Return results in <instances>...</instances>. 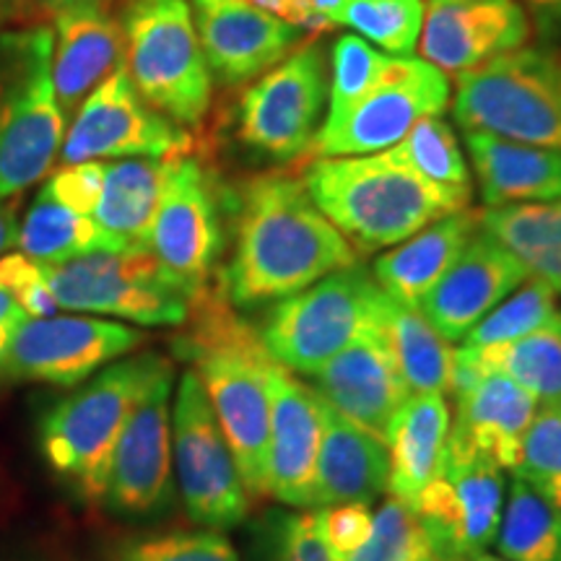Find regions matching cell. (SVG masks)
<instances>
[{"label":"cell","instance_id":"obj_1","mask_svg":"<svg viewBox=\"0 0 561 561\" xmlns=\"http://www.w3.org/2000/svg\"><path fill=\"white\" fill-rule=\"evenodd\" d=\"M229 201L234 250L221 273V289L240 310L280 301L356 265L354 244L328 221L294 174H255Z\"/></svg>","mask_w":561,"mask_h":561},{"label":"cell","instance_id":"obj_2","mask_svg":"<svg viewBox=\"0 0 561 561\" xmlns=\"http://www.w3.org/2000/svg\"><path fill=\"white\" fill-rule=\"evenodd\" d=\"M180 328L185 331L174 341V351L198 375L250 500L265 496L271 439L268 377L278 362L263 346L261 331L237 312L221 286L198 294Z\"/></svg>","mask_w":561,"mask_h":561},{"label":"cell","instance_id":"obj_3","mask_svg":"<svg viewBox=\"0 0 561 561\" xmlns=\"http://www.w3.org/2000/svg\"><path fill=\"white\" fill-rule=\"evenodd\" d=\"M301 182L328 221L364 252L396 248L471 203V193L434 185L388 151L312 159Z\"/></svg>","mask_w":561,"mask_h":561},{"label":"cell","instance_id":"obj_4","mask_svg":"<svg viewBox=\"0 0 561 561\" xmlns=\"http://www.w3.org/2000/svg\"><path fill=\"white\" fill-rule=\"evenodd\" d=\"M167 364L172 362L157 351L123 356L45 413L39 445L47 466L83 502L104 500L112 455L125 424L140 396Z\"/></svg>","mask_w":561,"mask_h":561},{"label":"cell","instance_id":"obj_5","mask_svg":"<svg viewBox=\"0 0 561 561\" xmlns=\"http://www.w3.org/2000/svg\"><path fill=\"white\" fill-rule=\"evenodd\" d=\"M53 26L0 32V198L50 172L68 121L53 83Z\"/></svg>","mask_w":561,"mask_h":561},{"label":"cell","instance_id":"obj_6","mask_svg":"<svg viewBox=\"0 0 561 561\" xmlns=\"http://www.w3.org/2000/svg\"><path fill=\"white\" fill-rule=\"evenodd\" d=\"M123 68L140 100L182 128L206 121L214 96L191 0H128Z\"/></svg>","mask_w":561,"mask_h":561},{"label":"cell","instance_id":"obj_7","mask_svg":"<svg viewBox=\"0 0 561 561\" xmlns=\"http://www.w3.org/2000/svg\"><path fill=\"white\" fill-rule=\"evenodd\" d=\"M455 123L517 144L561 151V87L557 58L517 47L458 76Z\"/></svg>","mask_w":561,"mask_h":561},{"label":"cell","instance_id":"obj_8","mask_svg":"<svg viewBox=\"0 0 561 561\" xmlns=\"http://www.w3.org/2000/svg\"><path fill=\"white\" fill-rule=\"evenodd\" d=\"M382 289L362 265L335 271L265 314L261 339L280 367L312 375L377 325Z\"/></svg>","mask_w":561,"mask_h":561},{"label":"cell","instance_id":"obj_9","mask_svg":"<svg viewBox=\"0 0 561 561\" xmlns=\"http://www.w3.org/2000/svg\"><path fill=\"white\" fill-rule=\"evenodd\" d=\"M45 273L62 310L104 314L140 328H180L191 312L187 291L146 244L45 265Z\"/></svg>","mask_w":561,"mask_h":561},{"label":"cell","instance_id":"obj_10","mask_svg":"<svg viewBox=\"0 0 561 561\" xmlns=\"http://www.w3.org/2000/svg\"><path fill=\"white\" fill-rule=\"evenodd\" d=\"M229 195L201 159L182 153L167 159L164 187L146 248L191 301L210 289L227 248Z\"/></svg>","mask_w":561,"mask_h":561},{"label":"cell","instance_id":"obj_11","mask_svg":"<svg viewBox=\"0 0 561 561\" xmlns=\"http://www.w3.org/2000/svg\"><path fill=\"white\" fill-rule=\"evenodd\" d=\"M172 462L180 500L195 525L229 530L248 520L250 494L193 369L182 371L174 390Z\"/></svg>","mask_w":561,"mask_h":561},{"label":"cell","instance_id":"obj_12","mask_svg":"<svg viewBox=\"0 0 561 561\" xmlns=\"http://www.w3.org/2000/svg\"><path fill=\"white\" fill-rule=\"evenodd\" d=\"M325 104V53L312 37L244 89L237 104V138L271 161L301 159L318 138Z\"/></svg>","mask_w":561,"mask_h":561},{"label":"cell","instance_id":"obj_13","mask_svg":"<svg viewBox=\"0 0 561 561\" xmlns=\"http://www.w3.org/2000/svg\"><path fill=\"white\" fill-rule=\"evenodd\" d=\"M504 507V471L447 437L416 512L434 561H468L494 543Z\"/></svg>","mask_w":561,"mask_h":561},{"label":"cell","instance_id":"obj_14","mask_svg":"<svg viewBox=\"0 0 561 561\" xmlns=\"http://www.w3.org/2000/svg\"><path fill=\"white\" fill-rule=\"evenodd\" d=\"M450 79L426 60H392L388 76L367 91L354 107L325 121L314 138L310 159L369 157L401 144L424 117H437L450 104Z\"/></svg>","mask_w":561,"mask_h":561},{"label":"cell","instance_id":"obj_15","mask_svg":"<svg viewBox=\"0 0 561 561\" xmlns=\"http://www.w3.org/2000/svg\"><path fill=\"white\" fill-rule=\"evenodd\" d=\"M193 136L140 100L121 66L83 100L60 146L62 164L107 159H172L191 153Z\"/></svg>","mask_w":561,"mask_h":561},{"label":"cell","instance_id":"obj_16","mask_svg":"<svg viewBox=\"0 0 561 561\" xmlns=\"http://www.w3.org/2000/svg\"><path fill=\"white\" fill-rule=\"evenodd\" d=\"M146 335L121 320L91 314H53L26 320L19 328L0 377L13 382H37L76 388L107 364L144 346Z\"/></svg>","mask_w":561,"mask_h":561},{"label":"cell","instance_id":"obj_17","mask_svg":"<svg viewBox=\"0 0 561 561\" xmlns=\"http://www.w3.org/2000/svg\"><path fill=\"white\" fill-rule=\"evenodd\" d=\"M172 388L174 367L153 377L117 442L102 504L123 517L157 515L172 502Z\"/></svg>","mask_w":561,"mask_h":561},{"label":"cell","instance_id":"obj_18","mask_svg":"<svg viewBox=\"0 0 561 561\" xmlns=\"http://www.w3.org/2000/svg\"><path fill=\"white\" fill-rule=\"evenodd\" d=\"M530 39L517 0H424L419 53L445 76H460Z\"/></svg>","mask_w":561,"mask_h":561},{"label":"cell","instance_id":"obj_19","mask_svg":"<svg viewBox=\"0 0 561 561\" xmlns=\"http://www.w3.org/2000/svg\"><path fill=\"white\" fill-rule=\"evenodd\" d=\"M447 396L455 401L450 439L496 462L502 471H515L523 437L541 403L510 377L473 369L458 356Z\"/></svg>","mask_w":561,"mask_h":561},{"label":"cell","instance_id":"obj_20","mask_svg":"<svg viewBox=\"0 0 561 561\" xmlns=\"http://www.w3.org/2000/svg\"><path fill=\"white\" fill-rule=\"evenodd\" d=\"M530 278L520 257L479 229L419 310L445 341H462L486 314Z\"/></svg>","mask_w":561,"mask_h":561},{"label":"cell","instance_id":"obj_21","mask_svg":"<svg viewBox=\"0 0 561 561\" xmlns=\"http://www.w3.org/2000/svg\"><path fill=\"white\" fill-rule=\"evenodd\" d=\"M271 439L265 496L294 510H312L322 442V398L276 364L268 377Z\"/></svg>","mask_w":561,"mask_h":561},{"label":"cell","instance_id":"obj_22","mask_svg":"<svg viewBox=\"0 0 561 561\" xmlns=\"http://www.w3.org/2000/svg\"><path fill=\"white\" fill-rule=\"evenodd\" d=\"M210 76L227 87L261 79L299 42L297 26L242 0H191Z\"/></svg>","mask_w":561,"mask_h":561},{"label":"cell","instance_id":"obj_23","mask_svg":"<svg viewBox=\"0 0 561 561\" xmlns=\"http://www.w3.org/2000/svg\"><path fill=\"white\" fill-rule=\"evenodd\" d=\"M307 377L310 388L331 409L380 439H385L390 419L411 396L380 322Z\"/></svg>","mask_w":561,"mask_h":561},{"label":"cell","instance_id":"obj_24","mask_svg":"<svg viewBox=\"0 0 561 561\" xmlns=\"http://www.w3.org/2000/svg\"><path fill=\"white\" fill-rule=\"evenodd\" d=\"M53 39L55 96L70 123L91 91L123 66V24L104 5H79L55 13Z\"/></svg>","mask_w":561,"mask_h":561},{"label":"cell","instance_id":"obj_25","mask_svg":"<svg viewBox=\"0 0 561 561\" xmlns=\"http://www.w3.org/2000/svg\"><path fill=\"white\" fill-rule=\"evenodd\" d=\"M325 403V401H322ZM390 453L385 439L322 405V442L314 473L312 510L335 504H371L388 489Z\"/></svg>","mask_w":561,"mask_h":561},{"label":"cell","instance_id":"obj_26","mask_svg":"<svg viewBox=\"0 0 561 561\" xmlns=\"http://www.w3.org/2000/svg\"><path fill=\"white\" fill-rule=\"evenodd\" d=\"M479 229L481 210L462 208L442 216L409 240L382 252L371 265V278L388 297L419 307Z\"/></svg>","mask_w":561,"mask_h":561},{"label":"cell","instance_id":"obj_27","mask_svg":"<svg viewBox=\"0 0 561 561\" xmlns=\"http://www.w3.org/2000/svg\"><path fill=\"white\" fill-rule=\"evenodd\" d=\"M466 146L489 208L561 198V151L466 130Z\"/></svg>","mask_w":561,"mask_h":561},{"label":"cell","instance_id":"obj_28","mask_svg":"<svg viewBox=\"0 0 561 561\" xmlns=\"http://www.w3.org/2000/svg\"><path fill=\"white\" fill-rule=\"evenodd\" d=\"M450 426V403L439 392H413L396 411L385 430V445L390 453L388 491L392 500L413 510L419 494L437 473Z\"/></svg>","mask_w":561,"mask_h":561},{"label":"cell","instance_id":"obj_29","mask_svg":"<svg viewBox=\"0 0 561 561\" xmlns=\"http://www.w3.org/2000/svg\"><path fill=\"white\" fill-rule=\"evenodd\" d=\"M377 322L388 341L392 359L405 385L413 392H439L447 396L453 377L455 348L434 331L419 307L403 305L382 291Z\"/></svg>","mask_w":561,"mask_h":561},{"label":"cell","instance_id":"obj_30","mask_svg":"<svg viewBox=\"0 0 561 561\" xmlns=\"http://www.w3.org/2000/svg\"><path fill=\"white\" fill-rule=\"evenodd\" d=\"M13 248L39 265H60L94 252L125 250L130 242L100 227L94 216L76 214L39 191L19 224Z\"/></svg>","mask_w":561,"mask_h":561},{"label":"cell","instance_id":"obj_31","mask_svg":"<svg viewBox=\"0 0 561 561\" xmlns=\"http://www.w3.org/2000/svg\"><path fill=\"white\" fill-rule=\"evenodd\" d=\"M460 362L479 371H500L538 403H561V312L523 339L496 346L455 348Z\"/></svg>","mask_w":561,"mask_h":561},{"label":"cell","instance_id":"obj_32","mask_svg":"<svg viewBox=\"0 0 561 561\" xmlns=\"http://www.w3.org/2000/svg\"><path fill=\"white\" fill-rule=\"evenodd\" d=\"M167 159H117L104 164L94 221L130 244H146L164 187Z\"/></svg>","mask_w":561,"mask_h":561},{"label":"cell","instance_id":"obj_33","mask_svg":"<svg viewBox=\"0 0 561 561\" xmlns=\"http://www.w3.org/2000/svg\"><path fill=\"white\" fill-rule=\"evenodd\" d=\"M481 229L561 294V198L486 208Z\"/></svg>","mask_w":561,"mask_h":561},{"label":"cell","instance_id":"obj_34","mask_svg":"<svg viewBox=\"0 0 561 561\" xmlns=\"http://www.w3.org/2000/svg\"><path fill=\"white\" fill-rule=\"evenodd\" d=\"M494 546L507 561H561V507L515 476Z\"/></svg>","mask_w":561,"mask_h":561},{"label":"cell","instance_id":"obj_35","mask_svg":"<svg viewBox=\"0 0 561 561\" xmlns=\"http://www.w3.org/2000/svg\"><path fill=\"white\" fill-rule=\"evenodd\" d=\"M388 153L434 185L471 193V170L460 151L458 136H455L453 125L442 121L439 115L424 117L413 125L401 144L392 146Z\"/></svg>","mask_w":561,"mask_h":561},{"label":"cell","instance_id":"obj_36","mask_svg":"<svg viewBox=\"0 0 561 561\" xmlns=\"http://www.w3.org/2000/svg\"><path fill=\"white\" fill-rule=\"evenodd\" d=\"M424 24V0H346L339 26H348L377 50L411 55Z\"/></svg>","mask_w":561,"mask_h":561},{"label":"cell","instance_id":"obj_37","mask_svg":"<svg viewBox=\"0 0 561 561\" xmlns=\"http://www.w3.org/2000/svg\"><path fill=\"white\" fill-rule=\"evenodd\" d=\"M557 297L559 291L551 284H546L538 276H530L462 339V346L483 348L523 339V335L541 328L543 322H549L559 312Z\"/></svg>","mask_w":561,"mask_h":561},{"label":"cell","instance_id":"obj_38","mask_svg":"<svg viewBox=\"0 0 561 561\" xmlns=\"http://www.w3.org/2000/svg\"><path fill=\"white\" fill-rule=\"evenodd\" d=\"M396 60V55L380 53L359 34H341L331 47V79H328V115L335 121L354 107L367 91L380 83Z\"/></svg>","mask_w":561,"mask_h":561},{"label":"cell","instance_id":"obj_39","mask_svg":"<svg viewBox=\"0 0 561 561\" xmlns=\"http://www.w3.org/2000/svg\"><path fill=\"white\" fill-rule=\"evenodd\" d=\"M107 561H242L224 530H164L125 538Z\"/></svg>","mask_w":561,"mask_h":561},{"label":"cell","instance_id":"obj_40","mask_svg":"<svg viewBox=\"0 0 561 561\" xmlns=\"http://www.w3.org/2000/svg\"><path fill=\"white\" fill-rule=\"evenodd\" d=\"M512 473L561 507V403L538 405Z\"/></svg>","mask_w":561,"mask_h":561},{"label":"cell","instance_id":"obj_41","mask_svg":"<svg viewBox=\"0 0 561 561\" xmlns=\"http://www.w3.org/2000/svg\"><path fill=\"white\" fill-rule=\"evenodd\" d=\"M430 553L416 512L398 500H385L371 515V530L359 549L343 561H419Z\"/></svg>","mask_w":561,"mask_h":561},{"label":"cell","instance_id":"obj_42","mask_svg":"<svg viewBox=\"0 0 561 561\" xmlns=\"http://www.w3.org/2000/svg\"><path fill=\"white\" fill-rule=\"evenodd\" d=\"M0 289L9 291L32 320L58 314V301L47 284L45 265L34 263L24 252L0 255Z\"/></svg>","mask_w":561,"mask_h":561},{"label":"cell","instance_id":"obj_43","mask_svg":"<svg viewBox=\"0 0 561 561\" xmlns=\"http://www.w3.org/2000/svg\"><path fill=\"white\" fill-rule=\"evenodd\" d=\"M102 182L104 161H83V164H62L42 185V191L66 208L76 210V214L94 216V208L102 195Z\"/></svg>","mask_w":561,"mask_h":561},{"label":"cell","instance_id":"obj_44","mask_svg":"<svg viewBox=\"0 0 561 561\" xmlns=\"http://www.w3.org/2000/svg\"><path fill=\"white\" fill-rule=\"evenodd\" d=\"M371 515L375 512L369 510V504H335V507H318L320 528L322 536H325L331 551L343 561L351 551H356L359 546L367 541L371 530Z\"/></svg>","mask_w":561,"mask_h":561},{"label":"cell","instance_id":"obj_45","mask_svg":"<svg viewBox=\"0 0 561 561\" xmlns=\"http://www.w3.org/2000/svg\"><path fill=\"white\" fill-rule=\"evenodd\" d=\"M242 3L286 21V24L297 26L299 32H310L312 37H320V34L335 30L333 24H328L325 19L312 11L310 0H242Z\"/></svg>","mask_w":561,"mask_h":561},{"label":"cell","instance_id":"obj_46","mask_svg":"<svg viewBox=\"0 0 561 561\" xmlns=\"http://www.w3.org/2000/svg\"><path fill=\"white\" fill-rule=\"evenodd\" d=\"M26 320H30V314L21 310L16 299H13L9 291L0 289V364H3L13 339H16L19 328L24 325Z\"/></svg>","mask_w":561,"mask_h":561},{"label":"cell","instance_id":"obj_47","mask_svg":"<svg viewBox=\"0 0 561 561\" xmlns=\"http://www.w3.org/2000/svg\"><path fill=\"white\" fill-rule=\"evenodd\" d=\"M530 19H536L543 37L561 39V0H517Z\"/></svg>","mask_w":561,"mask_h":561},{"label":"cell","instance_id":"obj_48","mask_svg":"<svg viewBox=\"0 0 561 561\" xmlns=\"http://www.w3.org/2000/svg\"><path fill=\"white\" fill-rule=\"evenodd\" d=\"M16 210H13L9 203L0 198V255H5V250H11L16 244Z\"/></svg>","mask_w":561,"mask_h":561},{"label":"cell","instance_id":"obj_49","mask_svg":"<svg viewBox=\"0 0 561 561\" xmlns=\"http://www.w3.org/2000/svg\"><path fill=\"white\" fill-rule=\"evenodd\" d=\"M32 3L42 11H50L55 16L58 11L79 9V5H107L110 0H32Z\"/></svg>","mask_w":561,"mask_h":561},{"label":"cell","instance_id":"obj_50","mask_svg":"<svg viewBox=\"0 0 561 561\" xmlns=\"http://www.w3.org/2000/svg\"><path fill=\"white\" fill-rule=\"evenodd\" d=\"M255 557H252V561H289V559H284L280 557V553H276L271 549V546H265L261 538H255Z\"/></svg>","mask_w":561,"mask_h":561},{"label":"cell","instance_id":"obj_51","mask_svg":"<svg viewBox=\"0 0 561 561\" xmlns=\"http://www.w3.org/2000/svg\"><path fill=\"white\" fill-rule=\"evenodd\" d=\"M11 11H13V0H0V26H3L5 21H9Z\"/></svg>","mask_w":561,"mask_h":561},{"label":"cell","instance_id":"obj_52","mask_svg":"<svg viewBox=\"0 0 561 561\" xmlns=\"http://www.w3.org/2000/svg\"><path fill=\"white\" fill-rule=\"evenodd\" d=\"M468 561H507V559H502V557H491V553H476V557H471Z\"/></svg>","mask_w":561,"mask_h":561},{"label":"cell","instance_id":"obj_53","mask_svg":"<svg viewBox=\"0 0 561 561\" xmlns=\"http://www.w3.org/2000/svg\"><path fill=\"white\" fill-rule=\"evenodd\" d=\"M557 68H559V87H561V58H557Z\"/></svg>","mask_w":561,"mask_h":561},{"label":"cell","instance_id":"obj_54","mask_svg":"<svg viewBox=\"0 0 561 561\" xmlns=\"http://www.w3.org/2000/svg\"><path fill=\"white\" fill-rule=\"evenodd\" d=\"M419 561H434V559H432V553H426V557H421Z\"/></svg>","mask_w":561,"mask_h":561}]
</instances>
